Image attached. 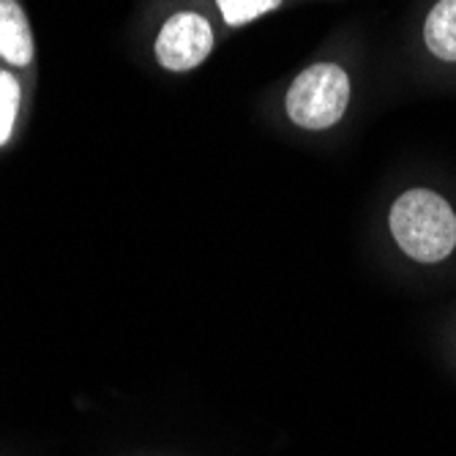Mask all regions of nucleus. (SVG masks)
<instances>
[{
  "label": "nucleus",
  "instance_id": "f257e3e1",
  "mask_svg": "<svg viewBox=\"0 0 456 456\" xmlns=\"http://www.w3.org/2000/svg\"><path fill=\"white\" fill-rule=\"evenodd\" d=\"M391 232L419 263H440L456 246V214L432 189H410L391 208Z\"/></svg>",
  "mask_w": 456,
  "mask_h": 456
},
{
  "label": "nucleus",
  "instance_id": "f03ea898",
  "mask_svg": "<svg viewBox=\"0 0 456 456\" xmlns=\"http://www.w3.org/2000/svg\"><path fill=\"white\" fill-rule=\"evenodd\" d=\"M350 102V77L337 63L304 69L287 91V115L301 129H328L345 115Z\"/></svg>",
  "mask_w": 456,
  "mask_h": 456
},
{
  "label": "nucleus",
  "instance_id": "7ed1b4c3",
  "mask_svg": "<svg viewBox=\"0 0 456 456\" xmlns=\"http://www.w3.org/2000/svg\"><path fill=\"white\" fill-rule=\"evenodd\" d=\"M214 50V30L208 20L181 12L164 22L156 38V58L164 69L170 71H191L197 69Z\"/></svg>",
  "mask_w": 456,
  "mask_h": 456
},
{
  "label": "nucleus",
  "instance_id": "20e7f679",
  "mask_svg": "<svg viewBox=\"0 0 456 456\" xmlns=\"http://www.w3.org/2000/svg\"><path fill=\"white\" fill-rule=\"evenodd\" d=\"M0 58L14 66H28L33 61L30 25L17 0H0Z\"/></svg>",
  "mask_w": 456,
  "mask_h": 456
},
{
  "label": "nucleus",
  "instance_id": "39448f33",
  "mask_svg": "<svg viewBox=\"0 0 456 456\" xmlns=\"http://www.w3.org/2000/svg\"><path fill=\"white\" fill-rule=\"evenodd\" d=\"M427 47L440 61H456V0H440L424 25Z\"/></svg>",
  "mask_w": 456,
  "mask_h": 456
},
{
  "label": "nucleus",
  "instance_id": "423d86ee",
  "mask_svg": "<svg viewBox=\"0 0 456 456\" xmlns=\"http://www.w3.org/2000/svg\"><path fill=\"white\" fill-rule=\"evenodd\" d=\"M227 25L238 28L281 6V0H216Z\"/></svg>",
  "mask_w": 456,
  "mask_h": 456
},
{
  "label": "nucleus",
  "instance_id": "0eeeda50",
  "mask_svg": "<svg viewBox=\"0 0 456 456\" xmlns=\"http://www.w3.org/2000/svg\"><path fill=\"white\" fill-rule=\"evenodd\" d=\"M20 107V86L9 71H0V145L12 137Z\"/></svg>",
  "mask_w": 456,
  "mask_h": 456
}]
</instances>
